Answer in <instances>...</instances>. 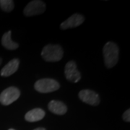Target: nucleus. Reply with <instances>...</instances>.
<instances>
[{"label": "nucleus", "instance_id": "nucleus-1", "mask_svg": "<svg viewBox=\"0 0 130 130\" xmlns=\"http://www.w3.org/2000/svg\"><path fill=\"white\" fill-rule=\"evenodd\" d=\"M119 50L116 43L108 42L103 48L104 63L108 68H112L117 64L119 61Z\"/></svg>", "mask_w": 130, "mask_h": 130}, {"label": "nucleus", "instance_id": "nucleus-2", "mask_svg": "<svg viewBox=\"0 0 130 130\" xmlns=\"http://www.w3.org/2000/svg\"><path fill=\"white\" fill-rule=\"evenodd\" d=\"M64 51L59 45H46L41 52L43 59L46 61H59L62 59Z\"/></svg>", "mask_w": 130, "mask_h": 130}, {"label": "nucleus", "instance_id": "nucleus-3", "mask_svg": "<svg viewBox=\"0 0 130 130\" xmlns=\"http://www.w3.org/2000/svg\"><path fill=\"white\" fill-rule=\"evenodd\" d=\"M60 88L59 83L54 79L44 78L38 80L34 85V88L41 93H51L56 91Z\"/></svg>", "mask_w": 130, "mask_h": 130}, {"label": "nucleus", "instance_id": "nucleus-4", "mask_svg": "<svg viewBox=\"0 0 130 130\" xmlns=\"http://www.w3.org/2000/svg\"><path fill=\"white\" fill-rule=\"evenodd\" d=\"M20 95V91L15 87H9L0 94V103L4 106H9L18 100Z\"/></svg>", "mask_w": 130, "mask_h": 130}, {"label": "nucleus", "instance_id": "nucleus-5", "mask_svg": "<svg viewBox=\"0 0 130 130\" xmlns=\"http://www.w3.org/2000/svg\"><path fill=\"white\" fill-rule=\"evenodd\" d=\"M46 10V5L40 0H34L29 2L24 9V14L28 17H31L43 13Z\"/></svg>", "mask_w": 130, "mask_h": 130}, {"label": "nucleus", "instance_id": "nucleus-6", "mask_svg": "<svg viewBox=\"0 0 130 130\" xmlns=\"http://www.w3.org/2000/svg\"><path fill=\"white\" fill-rule=\"evenodd\" d=\"M64 74L67 79L72 83H77L81 79V74L74 61H70L65 66Z\"/></svg>", "mask_w": 130, "mask_h": 130}, {"label": "nucleus", "instance_id": "nucleus-7", "mask_svg": "<svg viewBox=\"0 0 130 130\" xmlns=\"http://www.w3.org/2000/svg\"><path fill=\"white\" fill-rule=\"evenodd\" d=\"M79 99L83 102L91 106H98L100 103L98 94L90 90H83L79 93Z\"/></svg>", "mask_w": 130, "mask_h": 130}, {"label": "nucleus", "instance_id": "nucleus-8", "mask_svg": "<svg viewBox=\"0 0 130 130\" xmlns=\"http://www.w3.org/2000/svg\"><path fill=\"white\" fill-rule=\"evenodd\" d=\"M84 20H85V18L82 14L76 13V14H72L67 20L63 22L61 24L60 27L63 30L68 29V28H76V27L79 26L81 24H83Z\"/></svg>", "mask_w": 130, "mask_h": 130}, {"label": "nucleus", "instance_id": "nucleus-9", "mask_svg": "<svg viewBox=\"0 0 130 130\" xmlns=\"http://www.w3.org/2000/svg\"><path fill=\"white\" fill-rule=\"evenodd\" d=\"M19 64H20V61L18 59H12L2 69L0 74L2 77H9L10 75L13 74L18 70Z\"/></svg>", "mask_w": 130, "mask_h": 130}, {"label": "nucleus", "instance_id": "nucleus-10", "mask_svg": "<svg viewBox=\"0 0 130 130\" xmlns=\"http://www.w3.org/2000/svg\"><path fill=\"white\" fill-rule=\"evenodd\" d=\"M48 110L57 115H64L67 111V107L64 103L59 101H51L48 103Z\"/></svg>", "mask_w": 130, "mask_h": 130}, {"label": "nucleus", "instance_id": "nucleus-11", "mask_svg": "<svg viewBox=\"0 0 130 130\" xmlns=\"http://www.w3.org/2000/svg\"><path fill=\"white\" fill-rule=\"evenodd\" d=\"M44 116L45 111L41 108H37L27 112L25 116V119L26 121L29 122H35L43 119Z\"/></svg>", "mask_w": 130, "mask_h": 130}, {"label": "nucleus", "instance_id": "nucleus-12", "mask_svg": "<svg viewBox=\"0 0 130 130\" xmlns=\"http://www.w3.org/2000/svg\"><path fill=\"white\" fill-rule=\"evenodd\" d=\"M11 32L12 31H8L5 32L2 38V46L8 50H15L18 48V43L12 41L11 39Z\"/></svg>", "mask_w": 130, "mask_h": 130}, {"label": "nucleus", "instance_id": "nucleus-13", "mask_svg": "<svg viewBox=\"0 0 130 130\" xmlns=\"http://www.w3.org/2000/svg\"><path fill=\"white\" fill-rule=\"evenodd\" d=\"M0 7L6 12H9L14 9V2L12 0H0Z\"/></svg>", "mask_w": 130, "mask_h": 130}, {"label": "nucleus", "instance_id": "nucleus-14", "mask_svg": "<svg viewBox=\"0 0 130 130\" xmlns=\"http://www.w3.org/2000/svg\"><path fill=\"white\" fill-rule=\"evenodd\" d=\"M123 119L126 122L130 121V110L127 109L123 114Z\"/></svg>", "mask_w": 130, "mask_h": 130}, {"label": "nucleus", "instance_id": "nucleus-15", "mask_svg": "<svg viewBox=\"0 0 130 130\" xmlns=\"http://www.w3.org/2000/svg\"><path fill=\"white\" fill-rule=\"evenodd\" d=\"M33 130H46V129H44V128H42V127H39V128H37V129H35Z\"/></svg>", "mask_w": 130, "mask_h": 130}, {"label": "nucleus", "instance_id": "nucleus-16", "mask_svg": "<svg viewBox=\"0 0 130 130\" xmlns=\"http://www.w3.org/2000/svg\"><path fill=\"white\" fill-rule=\"evenodd\" d=\"M2 58H0V65L2 64Z\"/></svg>", "mask_w": 130, "mask_h": 130}, {"label": "nucleus", "instance_id": "nucleus-17", "mask_svg": "<svg viewBox=\"0 0 130 130\" xmlns=\"http://www.w3.org/2000/svg\"><path fill=\"white\" fill-rule=\"evenodd\" d=\"M9 130H14V129H9Z\"/></svg>", "mask_w": 130, "mask_h": 130}]
</instances>
